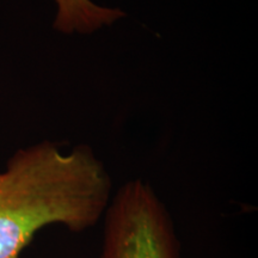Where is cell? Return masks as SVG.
Segmentation results:
<instances>
[{
    "label": "cell",
    "mask_w": 258,
    "mask_h": 258,
    "mask_svg": "<svg viewBox=\"0 0 258 258\" xmlns=\"http://www.w3.org/2000/svg\"><path fill=\"white\" fill-rule=\"evenodd\" d=\"M111 191L108 170L88 145L62 152L43 141L18 150L0 172V258H19L46 226L77 233L92 228Z\"/></svg>",
    "instance_id": "cell-1"
},
{
    "label": "cell",
    "mask_w": 258,
    "mask_h": 258,
    "mask_svg": "<svg viewBox=\"0 0 258 258\" xmlns=\"http://www.w3.org/2000/svg\"><path fill=\"white\" fill-rule=\"evenodd\" d=\"M99 258H182L166 206L143 178L125 182L104 213Z\"/></svg>",
    "instance_id": "cell-2"
},
{
    "label": "cell",
    "mask_w": 258,
    "mask_h": 258,
    "mask_svg": "<svg viewBox=\"0 0 258 258\" xmlns=\"http://www.w3.org/2000/svg\"><path fill=\"white\" fill-rule=\"evenodd\" d=\"M57 12L53 28L63 35H91L124 18L125 12L92 0H55Z\"/></svg>",
    "instance_id": "cell-3"
}]
</instances>
